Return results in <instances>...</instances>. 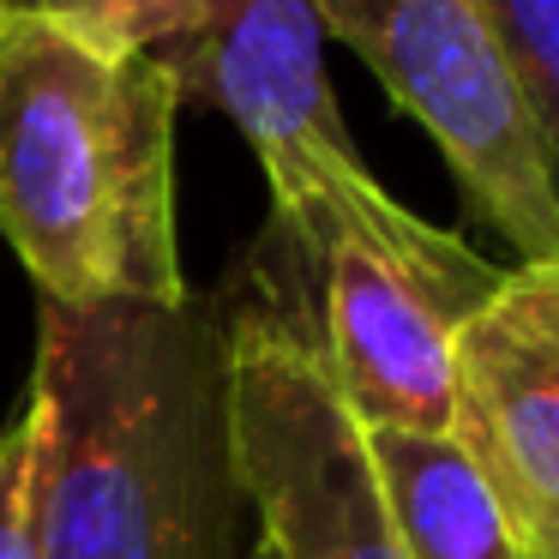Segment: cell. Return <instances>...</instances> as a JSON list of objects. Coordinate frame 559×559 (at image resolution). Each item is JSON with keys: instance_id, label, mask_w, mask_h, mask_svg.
Instances as JSON below:
<instances>
[{"instance_id": "cell-10", "label": "cell", "mask_w": 559, "mask_h": 559, "mask_svg": "<svg viewBox=\"0 0 559 559\" xmlns=\"http://www.w3.org/2000/svg\"><path fill=\"white\" fill-rule=\"evenodd\" d=\"M37 13L61 19L85 43L109 55H157L187 37L199 0H31Z\"/></svg>"}, {"instance_id": "cell-9", "label": "cell", "mask_w": 559, "mask_h": 559, "mask_svg": "<svg viewBox=\"0 0 559 559\" xmlns=\"http://www.w3.org/2000/svg\"><path fill=\"white\" fill-rule=\"evenodd\" d=\"M481 13L559 193V0H481Z\"/></svg>"}, {"instance_id": "cell-4", "label": "cell", "mask_w": 559, "mask_h": 559, "mask_svg": "<svg viewBox=\"0 0 559 559\" xmlns=\"http://www.w3.org/2000/svg\"><path fill=\"white\" fill-rule=\"evenodd\" d=\"M217 313L229 337L235 469L259 535L277 559H403L361 427L319 361L307 271L277 217L241 247L217 289Z\"/></svg>"}, {"instance_id": "cell-8", "label": "cell", "mask_w": 559, "mask_h": 559, "mask_svg": "<svg viewBox=\"0 0 559 559\" xmlns=\"http://www.w3.org/2000/svg\"><path fill=\"white\" fill-rule=\"evenodd\" d=\"M403 559H523V530L463 433H361Z\"/></svg>"}, {"instance_id": "cell-14", "label": "cell", "mask_w": 559, "mask_h": 559, "mask_svg": "<svg viewBox=\"0 0 559 559\" xmlns=\"http://www.w3.org/2000/svg\"><path fill=\"white\" fill-rule=\"evenodd\" d=\"M0 7H31V0H0Z\"/></svg>"}, {"instance_id": "cell-12", "label": "cell", "mask_w": 559, "mask_h": 559, "mask_svg": "<svg viewBox=\"0 0 559 559\" xmlns=\"http://www.w3.org/2000/svg\"><path fill=\"white\" fill-rule=\"evenodd\" d=\"M523 559H559L554 535H523Z\"/></svg>"}, {"instance_id": "cell-3", "label": "cell", "mask_w": 559, "mask_h": 559, "mask_svg": "<svg viewBox=\"0 0 559 559\" xmlns=\"http://www.w3.org/2000/svg\"><path fill=\"white\" fill-rule=\"evenodd\" d=\"M271 217L307 271L319 361L361 433L457 427V337L506 265L427 223L355 157H313L271 187Z\"/></svg>"}, {"instance_id": "cell-2", "label": "cell", "mask_w": 559, "mask_h": 559, "mask_svg": "<svg viewBox=\"0 0 559 559\" xmlns=\"http://www.w3.org/2000/svg\"><path fill=\"white\" fill-rule=\"evenodd\" d=\"M175 79L37 7H0V241L37 301H181Z\"/></svg>"}, {"instance_id": "cell-11", "label": "cell", "mask_w": 559, "mask_h": 559, "mask_svg": "<svg viewBox=\"0 0 559 559\" xmlns=\"http://www.w3.org/2000/svg\"><path fill=\"white\" fill-rule=\"evenodd\" d=\"M0 559H37V421L0 427Z\"/></svg>"}, {"instance_id": "cell-13", "label": "cell", "mask_w": 559, "mask_h": 559, "mask_svg": "<svg viewBox=\"0 0 559 559\" xmlns=\"http://www.w3.org/2000/svg\"><path fill=\"white\" fill-rule=\"evenodd\" d=\"M241 559H277V547H271V542H265V535H259V542H253V547H247V554H241Z\"/></svg>"}, {"instance_id": "cell-5", "label": "cell", "mask_w": 559, "mask_h": 559, "mask_svg": "<svg viewBox=\"0 0 559 559\" xmlns=\"http://www.w3.org/2000/svg\"><path fill=\"white\" fill-rule=\"evenodd\" d=\"M319 25L439 145L463 211L518 265H559V193L481 0H319Z\"/></svg>"}, {"instance_id": "cell-6", "label": "cell", "mask_w": 559, "mask_h": 559, "mask_svg": "<svg viewBox=\"0 0 559 559\" xmlns=\"http://www.w3.org/2000/svg\"><path fill=\"white\" fill-rule=\"evenodd\" d=\"M151 61L175 79L181 109H217L253 145L265 187L313 157H355L325 73L319 0H199L187 37Z\"/></svg>"}, {"instance_id": "cell-1", "label": "cell", "mask_w": 559, "mask_h": 559, "mask_svg": "<svg viewBox=\"0 0 559 559\" xmlns=\"http://www.w3.org/2000/svg\"><path fill=\"white\" fill-rule=\"evenodd\" d=\"M37 559H241L217 295L37 301Z\"/></svg>"}, {"instance_id": "cell-7", "label": "cell", "mask_w": 559, "mask_h": 559, "mask_svg": "<svg viewBox=\"0 0 559 559\" xmlns=\"http://www.w3.org/2000/svg\"><path fill=\"white\" fill-rule=\"evenodd\" d=\"M457 433L518 530L559 542V265H506L463 325Z\"/></svg>"}]
</instances>
